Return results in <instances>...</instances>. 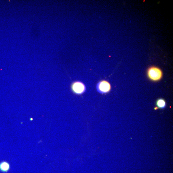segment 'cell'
<instances>
[{
  "label": "cell",
  "instance_id": "obj_5",
  "mask_svg": "<svg viewBox=\"0 0 173 173\" xmlns=\"http://www.w3.org/2000/svg\"><path fill=\"white\" fill-rule=\"evenodd\" d=\"M156 105L160 108H164L166 106V102L164 99H159L157 101Z\"/></svg>",
  "mask_w": 173,
  "mask_h": 173
},
{
  "label": "cell",
  "instance_id": "obj_2",
  "mask_svg": "<svg viewBox=\"0 0 173 173\" xmlns=\"http://www.w3.org/2000/svg\"><path fill=\"white\" fill-rule=\"evenodd\" d=\"M71 88L72 91L74 94L78 95L83 94L86 90L85 85L79 81L73 82L71 85Z\"/></svg>",
  "mask_w": 173,
  "mask_h": 173
},
{
  "label": "cell",
  "instance_id": "obj_1",
  "mask_svg": "<svg viewBox=\"0 0 173 173\" xmlns=\"http://www.w3.org/2000/svg\"><path fill=\"white\" fill-rule=\"evenodd\" d=\"M147 74L149 78L153 81L160 80L163 75V73L161 69L155 66H152L149 68Z\"/></svg>",
  "mask_w": 173,
  "mask_h": 173
},
{
  "label": "cell",
  "instance_id": "obj_4",
  "mask_svg": "<svg viewBox=\"0 0 173 173\" xmlns=\"http://www.w3.org/2000/svg\"><path fill=\"white\" fill-rule=\"evenodd\" d=\"M10 169V165L6 161H3L0 163V170L2 172H7Z\"/></svg>",
  "mask_w": 173,
  "mask_h": 173
},
{
  "label": "cell",
  "instance_id": "obj_3",
  "mask_svg": "<svg viewBox=\"0 0 173 173\" xmlns=\"http://www.w3.org/2000/svg\"><path fill=\"white\" fill-rule=\"evenodd\" d=\"M97 92L100 94H107L110 91L111 85L107 81L103 80L98 82L96 85Z\"/></svg>",
  "mask_w": 173,
  "mask_h": 173
}]
</instances>
